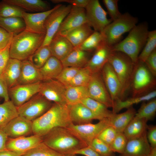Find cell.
<instances>
[{"label":"cell","instance_id":"34","mask_svg":"<svg viewBox=\"0 0 156 156\" xmlns=\"http://www.w3.org/2000/svg\"><path fill=\"white\" fill-rule=\"evenodd\" d=\"M81 103L90 109L99 120L109 118L113 113L105 105L89 97L83 99Z\"/></svg>","mask_w":156,"mask_h":156},{"label":"cell","instance_id":"10","mask_svg":"<svg viewBox=\"0 0 156 156\" xmlns=\"http://www.w3.org/2000/svg\"><path fill=\"white\" fill-rule=\"evenodd\" d=\"M85 9L87 22L94 31L101 33L112 21L98 0H89Z\"/></svg>","mask_w":156,"mask_h":156},{"label":"cell","instance_id":"38","mask_svg":"<svg viewBox=\"0 0 156 156\" xmlns=\"http://www.w3.org/2000/svg\"><path fill=\"white\" fill-rule=\"evenodd\" d=\"M156 112V99L143 102L133 118L135 119L144 118L148 121L152 119Z\"/></svg>","mask_w":156,"mask_h":156},{"label":"cell","instance_id":"35","mask_svg":"<svg viewBox=\"0 0 156 156\" xmlns=\"http://www.w3.org/2000/svg\"><path fill=\"white\" fill-rule=\"evenodd\" d=\"M18 116L17 107L10 100L0 104V130Z\"/></svg>","mask_w":156,"mask_h":156},{"label":"cell","instance_id":"36","mask_svg":"<svg viewBox=\"0 0 156 156\" xmlns=\"http://www.w3.org/2000/svg\"><path fill=\"white\" fill-rule=\"evenodd\" d=\"M89 97L86 86H70L66 88L65 99L67 105L81 103L83 99Z\"/></svg>","mask_w":156,"mask_h":156},{"label":"cell","instance_id":"33","mask_svg":"<svg viewBox=\"0 0 156 156\" xmlns=\"http://www.w3.org/2000/svg\"><path fill=\"white\" fill-rule=\"evenodd\" d=\"M0 27L13 36L24 31L25 25L22 18L0 17Z\"/></svg>","mask_w":156,"mask_h":156},{"label":"cell","instance_id":"25","mask_svg":"<svg viewBox=\"0 0 156 156\" xmlns=\"http://www.w3.org/2000/svg\"><path fill=\"white\" fill-rule=\"evenodd\" d=\"M22 61L10 58L0 75L5 82L8 89L17 85L20 77Z\"/></svg>","mask_w":156,"mask_h":156},{"label":"cell","instance_id":"59","mask_svg":"<svg viewBox=\"0 0 156 156\" xmlns=\"http://www.w3.org/2000/svg\"><path fill=\"white\" fill-rule=\"evenodd\" d=\"M65 156H77L76 155H75V154H71L66 155H65Z\"/></svg>","mask_w":156,"mask_h":156},{"label":"cell","instance_id":"1","mask_svg":"<svg viewBox=\"0 0 156 156\" xmlns=\"http://www.w3.org/2000/svg\"><path fill=\"white\" fill-rule=\"evenodd\" d=\"M32 122V133L42 137L54 128L66 127L72 123L68 105L53 103L45 113Z\"/></svg>","mask_w":156,"mask_h":156},{"label":"cell","instance_id":"16","mask_svg":"<svg viewBox=\"0 0 156 156\" xmlns=\"http://www.w3.org/2000/svg\"><path fill=\"white\" fill-rule=\"evenodd\" d=\"M60 4H58L50 10L43 12L29 13L24 11L22 13V18L25 25V30L35 33L46 34L44 25L45 21L49 15Z\"/></svg>","mask_w":156,"mask_h":156},{"label":"cell","instance_id":"40","mask_svg":"<svg viewBox=\"0 0 156 156\" xmlns=\"http://www.w3.org/2000/svg\"><path fill=\"white\" fill-rule=\"evenodd\" d=\"M156 30L149 31L146 43L140 53L138 60L144 62L147 57L156 49Z\"/></svg>","mask_w":156,"mask_h":156},{"label":"cell","instance_id":"44","mask_svg":"<svg viewBox=\"0 0 156 156\" xmlns=\"http://www.w3.org/2000/svg\"><path fill=\"white\" fill-rule=\"evenodd\" d=\"M88 146L102 156H115L110 147L97 138L94 139Z\"/></svg>","mask_w":156,"mask_h":156},{"label":"cell","instance_id":"17","mask_svg":"<svg viewBox=\"0 0 156 156\" xmlns=\"http://www.w3.org/2000/svg\"><path fill=\"white\" fill-rule=\"evenodd\" d=\"M42 142V137L33 134L15 138L8 137L6 144L7 150L22 155Z\"/></svg>","mask_w":156,"mask_h":156},{"label":"cell","instance_id":"55","mask_svg":"<svg viewBox=\"0 0 156 156\" xmlns=\"http://www.w3.org/2000/svg\"><path fill=\"white\" fill-rule=\"evenodd\" d=\"M73 154H80L85 156H102L88 146L77 151Z\"/></svg>","mask_w":156,"mask_h":156},{"label":"cell","instance_id":"22","mask_svg":"<svg viewBox=\"0 0 156 156\" xmlns=\"http://www.w3.org/2000/svg\"><path fill=\"white\" fill-rule=\"evenodd\" d=\"M68 105L70 120L74 124L83 125L91 123L94 120H99L90 109L81 103Z\"/></svg>","mask_w":156,"mask_h":156},{"label":"cell","instance_id":"14","mask_svg":"<svg viewBox=\"0 0 156 156\" xmlns=\"http://www.w3.org/2000/svg\"><path fill=\"white\" fill-rule=\"evenodd\" d=\"M41 82L17 84L8 89L9 98L17 107L20 106L39 92Z\"/></svg>","mask_w":156,"mask_h":156},{"label":"cell","instance_id":"26","mask_svg":"<svg viewBox=\"0 0 156 156\" xmlns=\"http://www.w3.org/2000/svg\"><path fill=\"white\" fill-rule=\"evenodd\" d=\"M136 112L135 109L132 106L122 113H113L109 118L110 126L117 132L123 133L128 124L133 119Z\"/></svg>","mask_w":156,"mask_h":156},{"label":"cell","instance_id":"57","mask_svg":"<svg viewBox=\"0 0 156 156\" xmlns=\"http://www.w3.org/2000/svg\"><path fill=\"white\" fill-rule=\"evenodd\" d=\"M0 156H21V155L14 151L6 150L0 151Z\"/></svg>","mask_w":156,"mask_h":156},{"label":"cell","instance_id":"27","mask_svg":"<svg viewBox=\"0 0 156 156\" xmlns=\"http://www.w3.org/2000/svg\"><path fill=\"white\" fill-rule=\"evenodd\" d=\"M75 47L69 55L61 61L63 67H71L82 68L85 67L89 58V53Z\"/></svg>","mask_w":156,"mask_h":156},{"label":"cell","instance_id":"48","mask_svg":"<svg viewBox=\"0 0 156 156\" xmlns=\"http://www.w3.org/2000/svg\"><path fill=\"white\" fill-rule=\"evenodd\" d=\"M118 132L111 126L103 130L97 137L109 147Z\"/></svg>","mask_w":156,"mask_h":156},{"label":"cell","instance_id":"51","mask_svg":"<svg viewBox=\"0 0 156 156\" xmlns=\"http://www.w3.org/2000/svg\"><path fill=\"white\" fill-rule=\"evenodd\" d=\"M13 36L0 27V50L5 48L10 42Z\"/></svg>","mask_w":156,"mask_h":156},{"label":"cell","instance_id":"11","mask_svg":"<svg viewBox=\"0 0 156 156\" xmlns=\"http://www.w3.org/2000/svg\"><path fill=\"white\" fill-rule=\"evenodd\" d=\"M72 7V6L70 4L66 5L60 4L47 16L44 24L46 31L45 36L41 47L49 45Z\"/></svg>","mask_w":156,"mask_h":156},{"label":"cell","instance_id":"7","mask_svg":"<svg viewBox=\"0 0 156 156\" xmlns=\"http://www.w3.org/2000/svg\"><path fill=\"white\" fill-rule=\"evenodd\" d=\"M156 80L145 63L138 60L135 64L130 89L132 97L140 96L154 90Z\"/></svg>","mask_w":156,"mask_h":156},{"label":"cell","instance_id":"12","mask_svg":"<svg viewBox=\"0 0 156 156\" xmlns=\"http://www.w3.org/2000/svg\"><path fill=\"white\" fill-rule=\"evenodd\" d=\"M89 97L112 107L113 102L103 81L101 72L92 74L87 86Z\"/></svg>","mask_w":156,"mask_h":156},{"label":"cell","instance_id":"29","mask_svg":"<svg viewBox=\"0 0 156 156\" xmlns=\"http://www.w3.org/2000/svg\"><path fill=\"white\" fill-rule=\"evenodd\" d=\"M5 2L32 12H43L50 10L49 4L42 0H3Z\"/></svg>","mask_w":156,"mask_h":156},{"label":"cell","instance_id":"50","mask_svg":"<svg viewBox=\"0 0 156 156\" xmlns=\"http://www.w3.org/2000/svg\"><path fill=\"white\" fill-rule=\"evenodd\" d=\"M146 66L155 77L156 76V49L149 55L144 62Z\"/></svg>","mask_w":156,"mask_h":156},{"label":"cell","instance_id":"24","mask_svg":"<svg viewBox=\"0 0 156 156\" xmlns=\"http://www.w3.org/2000/svg\"><path fill=\"white\" fill-rule=\"evenodd\" d=\"M43 81L39 69L28 59L22 61L21 74L17 84H33Z\"/></svg>","mask_w":156,"mask_h":156},{"label":"cell","instance_id":"8","mask_svg":"<svg viewBox=\"0 0 156 156\" xmlns=\"http://www.w3.org/2000/svg\"><path fill=\"white\" fill-rule=\"evenodd\" d=\"M99 121L94 124L90 123L77 125L71 123L66 128L88 146L103 130L110 126L109 118Z\"/></svg>","mask_w":156,"mask_h":156},{"label":"cell","instance_id":"56","mask_svg":"<svg viewBox=\"0 0 156 156\" xmlns=\"http://www.w3.org/2000/svg\"><path fill=\"white\" fill-rule=\"evenodd\" d=\"M8 138L2 129L0 130V151L7 150L6 144Z\"/></svg>","mask_w":156,"mask_h":156},{"label":"cell","instance_id":"19","mask_svg":"<svg viewBox=\"0 0 156 156\" xmlns=\"http://www.w3.org/2000/svg\"><path fill=\"white\" fill-rule=\"evenodd\" d=\"M8 137L15 138L32 133V122L19 116L14 118L2 129Z\"/></svg>","mask_w":156,"mask_h":156},{"label":"cell","instance_id":"43","mask_svg":"<svg viewBox=\"0 0 156 156\" xmlns=\"http://www.w3.org/2000/svg\"><path fill=\"white\" fill-rule=\"evenodd\" d=\"M24 10L16 6L8 4L3 0L0 2V17L22 18Z\"/></svg>","mask_w":156,"mask_h":156},{"label":"cell","instance_id":"30","mask_svg":"<svg viewBox=\"0 0 156 156\" xmlns=\"http://www.w3.org/2000/svg\"><path fill=\"white\" fill-rule=\"evenodd\" d=\"M94 31L87 23L72 30L65 36L74 48L80 45Z\"/></svg>","mask_w":156,"mask_h":156},{"label":"cell","instance_id":"39","mask_svg":"<svg viewBox=\"0 0 156 156\" xmlns=\"http://www.w3.org/2000/svg\"><path fill=\"white\" fill-rule=\"evenodd\" d=\"M103 42V38L101 33L94 31L91 35L77 48L90 52H94Z\"/></svg>","mask_w":156,"mask_h":156},{"label":"cell","instance_id":"58","mask_svg":"<svg viewBox=\"0 0 156 156\" xmlns=\"http://www.w3.org/2000/svg\"><path fill=\"white\" fill-rule=\"evenodd\" d=\"M149 156H156V147L151 148Z\"/></svg>","mask_w":156,"mask_h":156},{"label":"cell","instance_id":"6","mask_svg":"<svg viewBox=\"0 0 156 156\" xmlns=\"http://www.w3.org/2000/svg\"><path fill=\"white\" fill-rule=\"evenodd\" d=\"M138 18L128 13L122 14L107 25L101 33L103 42L112 47L119 42L125 33L129 32L136 25Z\"/></svg>","mask_w":156,"mask_h":156},{"label":"cell","instance_id":"21","mask_svg":"<svg viewBox=\"0 0 156 156\" xmlns=\"http://www.w3.org/2000/svg\"><path fill=\"white\" fill-rule=\"evenodd\" d=\"M151 148L146 133L139 137L128 140L124 152L118 156H149Z\"/></svg>","mask_w":156,"mask_h":156},{"label":"cell","instance_id":"46","mask_svg":"<svg viewBox=\"0 0 156 156\" xmlns=\"http://www.w3.org/2000/svg\"><path fill=\"white\" fill-rule=\"evenodd\" d=\"M128 140L123 133L118 132L110 146V149L114 153H122L125 148Z\"/></svg>","mask_w":156,"mask_h":156},{"label":"cell","instance_id":"54","mask_svg":"<svg viewBox=\"0 0 156 156\" xmlns=\"http://www.w3.org/2000/svg\"><path fill=\"white\" fill-rule=\"evenodd\" d=\"M8 90V88L5 82L0 76V97L3 99L4 101L10 100Z\"/></svg>","mask_w":156,"mask_h":156},{"label":"cell","instance_id":"18","mask_svg":"<svg viewBox=\"0 0 156 156\" xmlns=\"http://www.w3.org/2000/svg\"><path fill=\"white\" fill-rule=\"evenodd\" d=\"M101 73L113 103L118 100H121V84L113 68L108 62L103 67Z\"/></svg>","mask_w":156,"mask_h":156},{"label":"cell","instance_id":"32","mask_svg":"<svg viewBox=\"0 0 156 156\" xmlns=\"http://www.w3.org/2000/svg\"><path fill=\"white\" fill-rule=\"evenodd\" d=\"M147 121L144 118H133L123 133L128 140L139 137L146 133Z\"/></svg>","mask_w":156,"mask_h":156},{"label":"cell","instance_id":"5","mask_svg":"<svg viewBox=\"0 0 156 156\" xmlns=\"http://www.w3.org/2000/svg\"><path fill=\"white\" fill-rule=\"evenodd\" d=\"M117 76L122 88L121 100H125L126 93L130 89L131 80L135 64L126 54L112 51L108 62Z\"/></svg>","mask_w":156,"mask_h":156},{"label":"cell","instance_id":"37","mask_svg":"<svg viewBox=\"0 0 156 156\" xmlns=\"http://www.w3.org/2000/svg\"><path fill=\"white\" fill-rule=\"evenodd\" d=\"M51 56L49 45L44 46L39 48L28 60L34 66L40 69Z\"/></svg>","mask_w":156,"mask_h":156},{"label":"cell","instance_id":"3","mask_svg":"<svg viewBox=\"0 0 156 156\" xmlns=\"http://www.w3.org/2000/svg\"><path fill=\"white\" fill-rule=\"evenodd\" d=\"M45 34H37L25 30L14 36L10 47V58L21 61L28 59L42 46Z\"/></svg>","mask_w":156,"mask_h":156},{"label":"cell","instance_id":"9","mask_svg":"<svg viewBox=\"0 0 156 156\" xmlns=\"http://www.w3.org/2000/svg\"><path fill=\"white\" fill-rule=\"evenodd\" d=\"M53 103L38 93L17 107L18 115L33 121L47 112Z\"/></svg>","mask_w":156,"mask_h":156},{"label":"cell","instance_id":"13","mask_svg":"<svg viewBox=\"0 0 156 156\" xmlns=\"http://www.w3.org/2000/svg\"><path fill=\"white\" fill-rule=\"evenodd\" d=\"M66 87L56 79H51L41 82L39 93L53 103L66 104Z\"/></svg>","mask_w":156,"mask_h":156},{"label":"cell","instance_id":"52","mask_svg":"<svg viewBox=\"0 0 156 156\" xmlns=\"http://www.w3.org/2000/svg\"><path fill=\"white\" fill-rule=\"evenodd\" d=\"M146 136L148 141L152 148L156 147V126L155 125H147Z\"/></svg>","mask_w":156,"mask_h":156},{"label":"cell","instance_id":"45","mask_svg":"<svg viewBox=\"0 0 156 156\" xmlns=\"http://www.w3.org/2000/svg\"><path fill=\"white\" fill-rule=\"evenodd\" d=\"M80 69V68L71 67H63L61 73L56 79L66 87Z\"/></svg>","mask_w":156,"mask_h":156},{"label":"cell","instance_id":"41","mask_svg":"<svg viewBox=\"0 0 156 156\" xmlns=\"http://www.w3.org/2000/svg\"><path fill=\"white\" fill-rule=\"evenodd\" d=\"M50 148L42 142L21 156H65Z\"/></svg>","mask_w":156,"mask_h":156},{"label":"cell","instance_id":"4","mask_svg":"<svg viewBox=\"0 0 156 156\" xmlns=\"http://www.w3.org/2000/svg\"><path fill=\"white\" fill-rule=\"evenodd\" d=\"M149 31L148 25L146 23L136 25L129 31L125 38L112 47V51L126 54L135 64L146 43Z\"/></svg>","mask_w":156,"mask_h":156},{"label":"cell","instance_id":"49","mask_svg":"<svg viewBox=\"0 0 156 156\" xmlns=\"http://www.w3.org/2000/svg\"><path fill=\"white\" fill-rule=\"evenodd\" d=\"M11 41L5 48L0 50V75L10 58V47Z\"/></svg>","mask_w":156,"mask_h":156},{"label":"cell","instance_id":"28","mask_svg":"<svg viewBox=\"0 0 156 156\" xmlns=\"http://www.w3.org/2000/svg\"><path fill=\"white\" fill-rule=\"evenodd\" d=\"M63 68L61 61L51 56L39 70L44 81L56 79Z\"/></svg>","mask_w":156,"mask_h":156},{"label":"cell","instance_id":"53","mask_svg":"<svg viewBox=\"0 0 156 156\" xmlns=\"http://www.w3.org/2000/svg\"><path fill=\"white\" fill-rule=\"evenodd\" d=\"M51 1L55 3H70L73 6L85 8L89 0H51Z\"/></svg>","mask_w":156,"mask_h":156},{"label":"cell","instance_id":"2","mask_svg":"<svg viewBox=\"0 0 156 156\" xmlns=\"http://www.w3.org/2000/svg\"><path fill=\"white\" fill-rule=\"evenodd\" d=\"M42 137L45 144L64 155L73 154L87 146L65 127L54 128Z\"/></svg>","mask_w":156,"mask_h":156},{"label":"cell","instance_id":"31","mask_svg":"<svg viewBox=\"0 0 156 156\" xmlns=\"http://www.w3.org/2000/svg\"><path fill=\"white\" fill-rule=\"evenodd\" d=\"M156 96V91L155 90L141 96L132 97L122 101L118 100L114 102L112 111L114 113H117L122 109H128L134 104L151 100Z\"/></svg>","mask_w":156,"mask_h":156},{"label":"cell","instance_id":"47","mask_svg":"<svg viewBox=\"0 0 156 156\" xmlns=\"http://www.w3.org/2000/svg\"><path fill=\"white\" fill-rule=\"evenodd\" d=\"M103 2L112 21L119 18L122 14L118 7V0H103Z\"/></svg>","mask_w":156,"mask_h":156},{"label":"cell","instance_id":"42","mask_svg":"<svg viewBox=\"0 0 156 156\" xmlns=\"http://www.w3.org/2000/svg\"><path fill=\"white\" fill-rule=\"evenodd\" d=\"M92 73L88 68H81L66 86H87Z\"/></svg>","mask_w":156,"mask_h":156},{"label":"cell","instance_id":"23","mask_svg":"<svg viewBox=\"0 0 156 156\" xmlns=\"http://www.w3.org/2000/svg\"><path fill=\"white\" fill-rule=\"evenodd\" d=\"M49 46L52 56L61 61L69 55L74 48L65 36L56 34L51 40Z\"/></svg>","mask_w":156,"mask_h":156},{"label":"cell","instance_id":"20","mask_svg":"<svg viewBox=\"0 0 156 156\" xmlns=\"http://www.w3.org/2000/svg\"><path fill=\"white\" fill-rule=\"evenodd\" d=\"M112 47L103 42L94 52V53L85 66L92 73L101 72L105 65L108 62L112 52Z\"/></svg>","mask_w":156,"mask_h":156},{"label":"cell","instance_id":"15","mask_svg":"<svg viewBox=\"0 0 156 156\" xmlns=\"http://www.w3.org/2000/svg\"><path fill=\"white\" fill-rule=\"evenodd\" d=\"M86 23L85 8L72 6L56 34L65 36L71 31Z\"/></svg>","mask_w":156,"mask_h":156}]
</instances>
